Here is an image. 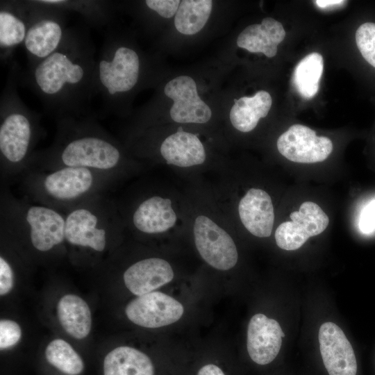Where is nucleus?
I'll list each match as a JSON object with an SVG mask.
<instances>
[{
    "instance_id": "obj_1",
    "label": "nucleus",
    "mask_w": 375,
    "mask_h": 375,
    "mask_svg": "<svg viewBox=\"0 0 375 375\" xmlns=\"http://www.w3.org/2000/svg\"><path fill=\"white\" fill-rule=\"evenodd\" d=\"M95 47L85 26L69 28L60 47L51 55L19 72L18 81L42 101L55 118L92 115L96 97Z\"/></svg>"
},
{
    "instance_id": "obj_2",
    "label": "nucleus",
    "mask_w": 375,
    "mask_h": 375,
    "mask_svg": "<svg viewBox=\"0 0 375 375\" xmlns=\"http://www.w3.org/2000/svg\"><path fill=\"white\" fill-rule=\"evenodd\" d=\"M56 122L52 143L33 153L28 169L76 167L119 174L124 162L122 149L92 114L59 117Z\"/></svg>"
},
{
    "instance_id": "obj_3",
    "label": "nucleus",
    "mask_w": 375,
    "mask_h": 375,
    "mask_svg": "<svg viewBox=\"0 0 375 375\" xmlns=\"http://www.w3.org/2000/svg\"><path fill=\"white\" fill-rule=\"evenodd\" d=\"M0 99L1 181L19 178L28 168L35 148L44 137L41 114L31 110L17 90L19 66L10 63Z\"/></svg>"
},
{
    "instance_id": "obj_4",
    "label": "nucleus",
    "mask_w": 375,
    "mask_h": 375,
    "mask_svg": "<svg viewBox=\"0 0 375 375\" xmlns=\"http://www.w3.org/2000/svg\"><path fill=\"white\" fill-rule=\"evenodd\" d=\"M117 176L88 168L65 167L50 171L30 169L20 178L24 196L65 213L88 199L106 194Z\"/></svg>"
},
{
    "instance_id": "obj_5",
    "label": "nucleus",
    "mask_w": 375,
    "mask_h": 375,
    "mask_svg": "<svg viewBox=\"0 0 375 375\" xmlns=\"http://www.w3.org/2000/svg\"><path fill=\"white\" fill-rule=\"evenodd\" d=\"M142 72L138 51L121 38L112 23L96 58L94 86L101 99V116L121 110L123 100L138 87Z\"/></svg>"
},
{
    "instance_id": "obj_6",
    "label": "nucleus",
    "mask_w": 375,
    "mask_h": 375,
    "mask_svg": "<svg viewBox=\"0 0 375 375\" xmlns=\"http://www.w3.org/2000/svg\"><path fill=\"white\" fill-rule=\"evenodd\" d=\"M0 197L2 234L27 240L40 253H48L65 242L64 212L25 196L17 197L5 185Z\"/></svg>"
},
{
    "instance_id": "obj_7",
    "label": "nucleus",
    "mask_w": 375,
    "mask_h": 375,
    "mask_svg": "<svg viewBox=\"0 0 375 375\" xmlns=\"http://www.w3.org/2000/svg\"><path fill=\"white\" fill-rule=\"evenodd\" d=\"M65 242L103 253L122 227L115 203L106 194L88 199L65 212Z\"/></svg>"
},
{
    "instance_id": "obj_8",
    "label": "nucleus",
    "mask_w": 375,
    "mask_h": 375,
    "mask_svg": "<svg viewBox=\"0 0 375 375\" xmlns=\"http://www.w3.org/2000/svg\"><path fill=\"white\" fill-rule=\"evenodd\" d=\"M28 26L23 44L31 67L55 52L63 42L69 28L67 11L44 0H26Z\"/></svg>"
},
{
    "instance_id": "obj_9",
    "label": "nucleus",
    "mask_w": 375,
    "mask_h": 375,
    "mask_svg": "<svg viewBox=\"0 0 375 375\" xmlns=\"http://www.w3.org/2000/svg\"><path fill=\"white\" fill-rule=\"evenodd\" d=\"M196 247L201 258L219 270L233 268L238 262L235 244L230 235L205 215H199L194 223Z\"/></svg>"
},
{
    "instance_id": "obj_10",
    "label": "nucleus",
    "mask_w": 375,
    "mask_h": 375,
    "mask_svg": "<svg viewBox=\"0 0 375 375\" xmlns=\"http://www.w3.org/2000/svg\"><path fill=\"white\" fill-rule=\"evenodd\" d=\"M290 217L291 221L281 223L275 231L277 246L288 251L298 249L310 237L322 233L329 223L327 215L312 201L303 202Z\"/></svg>"
},
{
    "instance_id": "obj_11",
    "label": "nucleus",
    "mask_w": 375,
    "mask_h": 375,
    "mask_svg": "<svg viewBox=\"0 0 375 375\" xmlns=\"http://www.w3.org/2000/svg\"><path fill=\"white\" fill-rule=\"evenodd\" d=\"M279 153L288 160L299 163L325 160L333 151L331 140L317 136L312 129L301 124L291 126L277 140Z\"/></svg>"
},
{
    "instance_id": "obj_12",
    "label": "nucleus",
    "mask_w": 375,
    "mask_h": 375,
    "mask_svg": "<svg viewBox=\"0 0 375 375\" xmlns=\"http://www.w3.org/2000/svg\"><path fill=\"white\" fill-rule=\"evenodd\" d=\"M183 310L182 304L173 297L160 292H151L132 300L125 312L128 319L138 326L158 328L178 321Z\"/></svg>"
},
{
    "instance_id": "obj_13",
    "label": "nucleus",
    "mask_w": 375,
    "mask_h": 375,
    "mask_svg": "<svg viewBox=\"0 0 375 375\" xmlns=\"http://www.w3.org/2000/svg\"><path fill=\"white\" fill-rule=\"evenodd\" d=\"M164 92L174 101L169 113L174 122L204 124L210 119L212 111L198 95L196 83L190 76H179L169 81Z\"/></svg>"
},
{
    "instance_id": "obj_14",
    "label": "nucleus",
    "mask_w": 375,
    "mask_h": 375,
    "mask_svg": "<svg viewBox=\"0 0 375 375\" xmlns=\"http://www.w3.org/2000/svg\"><path fill=\"white\" fill-rule=\"evenodd\" d=\"M318 338L323 363L329 375H356L354 351L337 324L324 323L319 328Z\"/></svg>"
},
{
    "instance_id": "obj_15",
    "label": "nucleus",
    "mask_w": 375,
    "mask_h": 375,
    "mask_svg": "<svg viewBox=\"0 0 375 375\" xmlns=\"http://www.w3.org/2000/svg\"><path fill=\"white\" fill-rule=\"evenodd\" d=\"M28 26L26 0L0 1V58L1 62L10 63L15 49L23 44Z\"/></svg>"
},
{
    "instance_id": "obj_16",
    "label": "nucleus",
    "mask_w": 375,
    "mask_h": 375,
    "mask_svg": "<svg viewBox=\"0 0 375 375\" xmlns=\"http://www.w3.org/2000/svg\"><path fill=\"white\" fill-rule=\"evenodd\" d=\"M284 337L277 321L260 313L253 315L247 330V351L251 359L260 365L270 363L278 354Z\"/></svg>"
},
{
    "instance_id": "obj_17",
    "label": "nucleus",
    "mask_w": 375,
    "mask_h": 375,
    "mask_svg": "<svg viewBox=\"0 0 375 375\" xmlns=\"http://www.w3.org/2000/svg\"><path fill=\"white\" fill-rule=\"evenodd\" d=\"M173 278L174 271L170 264L159 258L137 261L129 266L123 275L125 285L137 296L153 292L169 283Z\"/></svg>"
},
{
    "instance_id": "obj_18",
    "label": "nucleus",
    "mask_w": 375,
    "mask_h": 375,
    "mask_svg": "<svg viewBox=\"0 0 375 375\" xmlns=\"http://www.w3.org/2000/svg\"><path fill=\"white\" fill-rule=\"evenodd\" d=\"M240 219L252 235L269 237L274 222V211L270 196L265 190L249 189L238 204Z\"/></svg>"
},
{
    "instance_id": "obj_19",
    "label": "nucleus",
    "mask_w": 375,
    "mask_h": 375,
    "mask_svg": "<svg viewBox=\"0 0 375 375\" xmlns=\"http://www.w3.org/2000/svg\"><path fill=\"white\" fill-rule=\"evenodd\" d=\"M176 215L168 198L154 195L143 199L131 215L132 226L147 235L167 231L174 226Z\"/></svg>"
},
{
    "instance_id": "obj_20",
    "label": "nucleus",
    "mask_w": 375,
    "mask_h": 375,
    "mask_svg": "<svg viewBox=\"0 0 375 375\" xmlns=\"http://www.w3.org/2000/svg\"><path fill=\"white\" fill-rule=\"evenodd\" d=\"M159 151L167 164L181 167L201 165L206 160L205 149L198 137L182 129L167 137Z\"/></svg>"
},
{
    "instance_id": "obj_21",
    "label": "nucleus",
    "mask_w": 375,
    "mask_h": 375,
    "mask_svg": "<svg viewBox=\"0 0 375 375\" xmlns=\"http://www.w3.org/2000/svg\"><path fill=\"white\" fill-rule=\"evenodd\" d=\"M285 36L281 23L267 17L260 24H252L245 28L238 35L237 45L251 53H262L268 58L277 53V46Z\"/></svg>"
},
{
    "instance_id": "obj_22",
    "label": "nucleus",
    "mask_w": 375,
    "mask_h": 375,
    "mask_svg": "<svg viewBox=\"0 0 375 375\" xmlns=\"http://www.w3.org/2000/svg\"><path fill=\"white\" fill-rule=\"evenodd\" d=\"M103 375H155L151 358L131 347L122 346L110 351L103 360Z\"/></svg>"
},
{
    "instance_id": "obj_23",
    "label": "nucleus",
    "mask_w": 375,
    "mask_h": 375,
    "mask_svg": "<svg viewBox=\"0 0 375 375\" xmlns=\"http://www.w3.org/2000/svg\"><path fill=\"white\" fill-rule=\"evenodd\" d=\"M57 313L62 327L72 337L83 339L90 333L91 312L82 298L75 294L63 296L58 303Z\"/></svg>"
},
{
    "instance_id": "obj_24",
    "label": "nucleus",
    "mask_w": 375,
    "mask_h": 375,
    "mask_svg": "<svg viewBox=\"0 0 375 375\" xmlns=\"http://www.w3.org/2000/svg\"><path fill=\"white\" fill-rule=\"evenodd\" d=\"M270 94L260 90L252 97L235 99L230 111V120L235 128L241 132L254 129L260 118L265 117L272 106Z\"/></svg>"
},
{
    "instance_id": "obj_25",
    "label": "nucleus",
    "mask_w": 375,
    "mask_h": 375,
    "mask_svg": "<svg viewBox=\"0 0 375 375\" xmlns=\"http://www.w3.org/2000/svg\"><path fill=\"white\" fill-rule=\"evenodd\" d=\"M68 12L82 16L87 25L95 28H106L112 23L115 2L108 0H44Z\"/></svg>"
},
{
    "instance_id": "obj_26",
    "label": "nucleus",
    "mask_w": 375,
    "mask_h": 375,
    "mask_svg": "<svg viewBox=\"0 0 375 375\" xmlns=\"http://www.w3.org/2000/svg\"><path fill=\"white\" fill-rule=\"evenodd\" d=\"M212 7L210 0L181 1L174 18L176 30L184 35H194L206 25Z\"/></svg>"
},
{
    "instance_id": "obj_27",
    "label": "nucleus",
    "mask_w": 375,
    "mask_h": 375,
    "mask_svg": "<svg viewBox=\"0 0 375 375\" xmlns=\"http://www.w3.org/2000/svg\"><path fill=\"white\" fill-rule=\"evenodd\" d=\"M323 67V58L317 52L307 55L296 66L293 83L303 98L311 99L317 93Z\"/></svg>"
},
{
    "instance_id": "obj_28",
    "label": "nucleus",
    "mask_w": 375,
    "mask_h": 375,
    "mask_svg": "<svg viewBox=\"0 0 375 375\" xmlns=\"http://www.w3.org/2000/svg\"><path fill=\"white\" fill-rule=\"evenodd\" d=\"M45 360L63 375H81L85 369V363L81 356L66 341L56 339L47 347Z\"/></svg>"
},
{
    "instance_id": "obj_29",
    "label": "nucleus",
    "mask_w": 375,
    "mask_h": 375,
    "mask_svg": "<svg viewBox=\"0 0 375 375\" xmlns=\"http://www.w3.org/2000/svg\"><path fill=\"white\" fill-rule=\"evenodd\" d=\"M356 42L362 57L375 67V23L361 24L356 32Z\"/></svg>"
},
{
    "instance_id": "obj_30",
    "label": "nucleus",
    "mask_w": 375,
    "mask_h": 375,
    "mask_svg": "<svg viewBox=\"0 0 375 375\" xmlns=\"http://www.w3.org/2000/svg\"><path fill=\"white\" fill-rule=\"evenodd\" d=\"M22 335L21 328L17 323L9 319L0 321V349H6L15 345Z\"/></svg>"
},
{
    "instance_id": "obj_31",
    "label": "nucleus",
    "mask_w": 375,
    "mask_h": 375,
    "mask_svg": "<svg viewBox=\"0 0 375 375\" xmlns=\"http://www.w3.org/2000/svg\"><path fill=\"white\" fill-rule=\"evenodd\" d=\"M181 3L179 0H147L146 7L164 18H171L177 12Z\"/></svg>"
},
{
    "instance_id": "obj_32",
    "label": "nucleus",
    "mask_w": 375,
    "mask_h": 375,
    "mask_svg": "<svg viewBox=\"0 0 375 375\" xmlns=\"http://www.w3.org/2000/svg\"><path fill=\"white\" fill-rule=\"evenodd\" d=\"M358 227L364 234H370L375 231V198L369 201L362 208Z\"/></svg>"
},
{
    "instance_id": "obj_33",
    "label": "nucleus",
    "mask_w": 375,
    "mask_h": 375,
    "mask_svg": "<svg viewBox=\"0 0 375 375\" xmlns=\"http://www.w3.org/2000/svg\"><path fill=\"white\" fill-rule=\"evenodd\" d=\"M14 285V270L8 261L0 257V294H8Z\"/></svg>"
},
{
    "instance_id": "obj_34",
    "label": "nucleus",
    "mask_w": 375,
    "mask_h": 375,
    "mask_svg": "<svg viewBox=\"0 0 375 375\" xmlns=\"http://www.w3.org/2000/svg\"><path fill=\"white\" fill-rule=\"evenodd\" d=\"M197 375H225L224 372L217 365L208 364L203 366L198 372Z\"/></svg>"
},
{
    "instance_id": "obj_35",
    "label": "nucleus",
    "mask_w": 375,
    "mask_h": 375,
    "mask_svg": "<svg viewBox=\"0 0 375 375\" xmlns=\"http://www.w3.org/2000/svg\"><path fill=\"white\" fill-rule=\"evenodd\" d=\"M315 4L320 8L326 9L328 7H333L335 6L342 5L346 3V1L338 0H317L315 1Z\"/></svg>"
}]
</instances>
